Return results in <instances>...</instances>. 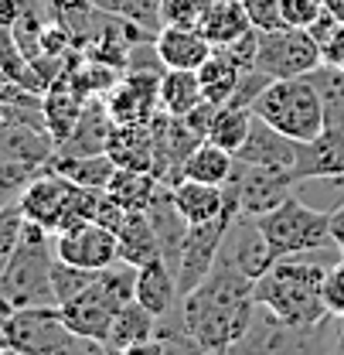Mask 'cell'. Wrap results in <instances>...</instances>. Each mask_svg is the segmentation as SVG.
I'll list each match as a JSON object with an SVG mask.
<instances>
[{
    "mask_svg": "<svg viewBox=\"0 0 344 355\" xmlns=\"http://www.w3.org/2000/svg\"><path fill=\"white\" fill-rule=\"evenodd\" d=\"M256 308V280L218 260L215 270L181 297V321L205 352L225 355L253 328Z\"/></svg>",
    "mask_w": 344,
    "mask_h": 355,
    "instance_id": "cell-1",
    "label": "cell"
},
{
    "mask_svg": "<svg viewBox=\"0 0 344 355\" xmlns=\"http://www.w3.org/2000/svg\"><path fill=\"white\" fill-rule=\"evenodd\" d=\"M324 270L320 263H303L297 257L276 260L256 280V304L290 328H317L334 314L324 301Z\"/></svg>",
    "mask_w": 344,
    "mask_h": 355,
    "instance_id": "cell-2",
    "label": "cell"
},
{
    "mask_svg": "<svg viewBox=\"0 0 344 355\" xmlns=\"http://www.w3.org/2000/svg\"><path fill=\"white\" fill-rule=\"evenodd\" d=\"M129 301H136V266H127L120 260V263L99 270V277L86 291L79 297L65 301L58 311L79 338H89V342L106 349L109 324H113L116 311L127 308Z\"/></svg>",
    "mask_w": 344,
    "mask_h": 355,
    "instance_id": "cell-3",
    "label": "cell"
},
{
    "mask_svg": "<svg viewBox=\"0 0 344 355\" xmlns=\"http://www.w3.org/2000/svg\"><path fill=\"white\" fill-rule=\"evenodd\" d=\"M55 266V232L38 222H24V236L7 270L0 273V294L14 308H58L51 287Z\"/></svg>",
    "mask_w": 344,
    "mask_h": 355,
    "instance_id": "cell-4",
    "label": "cell"
},
{
    "mask_svg": "<svg viewBox=\"0 0 344 355\" xmlns=\"http://www.w3.org/2000/svg\"><path fill=\"white\" fill-rule=\"evenodd\" d=\"M253 113H256L259 120H266L273 130H280L283 137H290L297 144L317 140L324 133V127H327L320 92L310 83V76H300V79H273L256 96Z\"/></svg>",
    "mask_w": 344,
    "mask_h": 355,
    "instance_id": "cell-5",
    "label": "cell"
},
{
    "mask_svg": "<svg viewBox=\"0 0 344 355\" xmlns=\"http://www.w3.org/2000/svg\"><path fill=\"white\" fill-rule=\"evenodd\" d=\"M256 225H259V232L266 236V243L273 246L276 260L303 257V253H317V250L334 246L331 212H317V209L303 205L297 195H290L273 212L259 216Z\"/></svg>",
    "mask_w": 344,
    "mask_h": 355,
    "instance_id": "cell-6",
    "label": "cell"
},
{
    "mask_svg": "<svg viewBox=\"0 0 344 355\" xmlns=\"http://www.w3.org/2000/svg\"><path fill=\"white\" fill-rule=\"evenodd\" d=\"M7 345L21 355H102L106 349L79 338L58 308H14L7 321Z\"/></svg>",
    "mask_w": 344,
    "mask_h": 355,
    "instance_id": "cell-7",
    "label": "cell"
},
{
    "mask_svg": "<svg viewBox=\"0 0 344 355\" xmlns=\"http://www.w3.org/2000/svg\"><path fill=\"white\" fill-rule=\"evenodd\" d=\"M324 65V48L307 28L259 31L256 69L269 79H300Z\"/></svg>",
    "mask_w": 344,
    "mask_h": 355,
    "instance_id": "cell-8",
    "label": "cell"
},
{
    "mask_svg": "<svg viewBox=\"0 0 344 355\" xmlns=\"http://www.w3.org/2000/svg\"><path fill=\"white\" fill-rule=\"evenodd\" d=\"M225 195H228V209H225L218 219L201 222V225H191V229H188V239H184L181 260H177V291H181V297L191 294V291L215 270L221 243H225V232H228L232 222L242 216L235 195H232L228 188H225Z\"/></svg>",
    "mask_w": 344,
    "mask_h": 355,
    "instance_id": "cell-9",
    "label": "cell"
},
{
    "mask_svg": "<svg viewBox=\"0 0 344 355\" xmlns=\"http://www.w3.org/2000/svg\"><path fill=\"white\" fill-rule=\"evenodd\" d=\"M300 178L293 171H276V168H259V164H242L235 161V171L228 178V191L239 202V212L259 219L266 212H273L276 205H283L293 191H297Z\"/></svg>",
    "mask_w": 344,
    "mask_h": 355,
    "instance_id": "cell-10",
    "label": "cell"
},
{
    "mask_svg": "<svg viewBox=\"0 0 344 355\" xmlns=\"http://www.w3.org/2000/svg\"><path fill=\"white\" fill-rule=\"evenodd\" d=\"M55 257L82 270H106L120 263V239L99 222H82L55 232Z\"/></svg>",
    "mask_w": 344,
    "mask_h": 355,
    "instance_id": "cell-11",
    "label": "cell"
},
{
    "mask_svg": "<svg viewBox=\"0 0 344 355\" xmlns=\"http://www.w3.org/2000/svg\"><path fill=\"white\" fill-rule=\"evenodd\" d=\"M161 76L164 72H127L102 99L116 123H150L161 113Z\"/></svg>",
    "mask_w": 344,
    "mask_h": 355,
    "instance_id": "cell-12",
    "label": "cell"
},
{
    "mask_svg": "<svg viewBox=\"0 0 344 355\" xmlns=\"http://www.w3.org/2000/svg\"><path fill=\"white\" fill-rule=\"evenodd\" d=\"M72 188L75 184L69 178H62L51 168H42L28 181V188L21 191L17 205H21L28 222H38L48 232H58L62 219H65V209H69V198H72Z\"/></svg>",
    "mask_w": 344,
    "mask_h": 355,
    "instance_id": "cell-13",
    "label": "cell"
},
{
    "mask_svg": "<svg viewBox=\"0 0 344 355\" xmlns=\"http://www.w3.org/2000/svg\"><path fill=\"white\" fill-rule=\"evenodd\" d=\"M55 154H58V144L44 127L17 120V116H0V161L28 164L42 171L51 164Z\"/></svg>",
    "mask_w": 344,
    "mask_h": 355,
    "instance_id": "cell-14",
    "label": "cell"
},
{
    "mask_svg": "<svg viewBox=\"0 0 344 355\" xmlns=\"http://www.w3.org/2000/svg\"><path fill=\"white\" fill-rule=\"evenodd\" d=\"M218 260H221V263H232L235 270H242L246 277L259 280L269 266L276 263V253H273V246L266 243V236L259 232L256 219L239 216V219L228 225V232H225V243H221Z\"/></svg>",
    "mask_w": 344,
    "mask_h": 355,
    "instance_id": "cell-15",
    "label": "cell"
},
{
    "mask_svg": "<svg viewBox=\"0 0 344 355\" xmlns=\"http://www.w3.org/2000/svg\"><path fill=\"white\" fill-rule=\"evenodd\" d=\"M113 130H116V120L106 106L102 96H89L79 120L72 133L58 144V154L65 157H86V154H106L109 150V140H113Z\"/></svg>",
    "mask_w": 344,
    "mask_h": 355,
    "instance_id": "cell-16",
    "label": "cell"
},
{
    "mask_svg": "<svg viewBox=\"0 0 344 355\" xmlns=\"http://www.w3.org/2000/svg\"><path fill=\"white\" fill-rule=\"evenodd\" d=\"M235 161H242V164H259V168H276V171H293V175H297L300 144L290 140V137H283L280 130H273L266 120L256 116L253 133H249V140L242 144V150L235 154Z\"/></svg>",
    "mask_w": 344,
    "mask_h": 355,
    "instance_id": "cell-17",
    "label": "cell"
},
{
    "mask_svg": "<svg viewBox=\"0 0 344 355\" xmlns=\"http://www.w3.org/2000/svg\"><path fill=\"white\" fill-rule=\"evenodd\" d=\"M154 48L164 69H191V72H198L215 51V44L198 28H161Z\"/></svg>",
    "mask_w": 344,
    "mask_h": 355,
    "instance_id": "cell-18",
    "label": "cell"
},
{
    "mask_svg": "<svg viewBox=\"0 0 344 355\" xmlns=\"http://www.w3.org/2000/svg\"><path fill=\"white\" fill-rule=\"evenodd\" d=\"M171 198L177 205V212L191 225L218 219L228 209L225 184H205V181H191V178H181L177 184H171Z\"/></svg>",
    "mask_w": 344,
    "mask_h": 355,
    "instance_id": "cell-19",
    "label": "cell"
},
{
    "mask_svg": "<svg viewBox=\"0 0 344 355\" xmlns=\"http://www.w3.org/2000/svg\"><path fill=\"white\" fill-rule=\"evenodd\" d=\"M136 301L150 314L157 318H168L174 311V304L181 301V291H177V273H174L168 260H150L136 270Z\"/></svg>",
    "mask_w": 344,
    "mask_h": 355,
    "instance_id": "cell-20",
    "label": "cell"
},
{
    "mask_svg": "<svg viewBox=\"0 0 344 355\" xmlns=\"http://www.w3.org/2000/svg\"><path fill=\"white\" fill-rule=\"evenodd\" d=\"M120 239V260L127 266H140L150 263V260H161L164 250H161V239H157V229L147 212H127V219L116 232Z\"/></svg>",
    "mask_w": 344,
    "mask_h": 355,
    "instance_id": "cell-21",
    "label": "cell"
},
{
    "mask_svg": "<svg viewBox=\"0 0 344 355\" xmlns=\"http://www.w3.org/2000/svg\"><path fill=\"white\" fill-rule=\"evenodd\" d=\"M164 188H171L168 181H161V178L154 175V171H140V168H116V175L109 181V195L127 209V212H147L154 202H157V195L164 191Z\"/></svg>",
    "mask_w": 344,
    "mask_h": 355,
    "instance_id": "cell-22",
    "label": "cell"
},
{
    "mask_svg": "<svg viewBox=\"0 0 344 355\" xmlns=\"http://www.w3.org/2000/svg\"><path fill=\"white\" fill-rule=\"evenodd\" d=\"M161 335V318L150 314L140 301H129L127 308L116 311L113 324H109V335H106V352H123L136 342H147V338H157Z\"/></svg>",
    "mask_w": 344,
    "mask_h": 355,
    "instance_id": "cell-23",
    "label": "cell"
},
{
    "mask_svg": "<svg viewBox=\"0 0 344 355\" xmlns=\"http://www.w3.org/2000/svg\"><path fill=\"white\" fill-rule=\"evenodd\" d=\"M106 154L120 168L154 171V130H150V123H116Z\"/></svg>",
    "mask_w": 344,
    "mask_h": 355,
    "instance_id": "cell-24",
    "label": "cell"
},
{
    "mask_svg": "<svg viewBox=\"0 0 344 355\" xmlns=\"http://www.w3.org/2000/svg\"><path fill=\"white\" fill-rule=\"evenodd\" d=\"M48 168H51V171H58L62 178H69L72 184L106 191L120 164H116L109 154H86V157H65V154H55Z\"/></svg>",
    "mask_w": 344,
    "mask_h": 355,
    "instance_id": "cell-25",
    "label": "cell"
},
{
    "mask_svg": "<svg viewBox=\"0 0 344 355\" xmlns=\"http://www.w3.org/2000/svg\"><path fill=\"white\" fill-rule=\"evenodd\" d=\"M249 28H253V21H249L242 0H215L208 7V14H205V21H201L198 31L215 48H221V44H232L235 38H242Z\"/></svg>",
    "mask_w": 344,
    "mask_h": 355,
    "instance_id": "cell-26",
    "label": "cell"
},
{
    "mask_svg": "<svg viewBox=\"0 0 344 355\" xmlns=\"http://www.w3.org/2000/svg\"><path fill=\"white\" fill-rule=\"evenodd\" d=\"M205 99L201 79L191 69H164L161 76V113L168 116H188Z\"/></svg>",
    "mask_w": 344,
    "mask_h": 355,
    "instance_id": "cell-27",
    "label": "cell"
},
{
    "mask_svg": "<svg viewBox=\"0 0 344 355\" xmlns=\"http://www.w3.org/2000/svg\"><path fill=\"white\" fill-rule=\"evenodd\" d=\"M235 171V154H228L225 147H218L212 140H201L184 168H181V178H191V181H205V184H228V178Z\"/></svg>",
    "mask_w": 344,
    "mask_h": 355,
    "instance_id": "cell-28",
    "label": "cell"
},
{
    "mask_svg": "<svg viewBox=\"0 0 344 355\" xmlns=\"http://www.w3.org/2000/svg\"><path fill=\"white\" fill-rule=\"evenodd\" d=\"M198 79H201V92H205V99H208V103H218V106H225V103L235 96V89H239L242 69L228 58V51H225V48H215V51H212V58L198 69Z\"/></svg>",
    "mask_w": 344,
    "mask_h": 355,
    "instance_id": "cell-29",
    "label": "cell"
},
{
    "mask_svg": "<svg viewBox=\"0 0 344 355\" xmlns=\"http://www.w3.org/2000/svg\"><path fill=\"white\" fill-rule=\"evenodd\" d=\"M253 123H256V113H253L249 106L225 103V106H218L215 123H212V130H208V140L218 144V147H225L228 154H239L242 144H246L249 133H253Z\"/></svg>",
    "mask_w": 344,
    "mask_h": 355,
    "instance_id": "cell-30",
    "label": "cell"
},
{
    "mask_svg": "<svg viewBox=\"0 0 344 355\" xmlns=\"http://www.w3.org/2000/svg\"><path fill=\"white\" fill-rule=\"evenodd\" d=\"M96 277H99V270H82V266H72V263H65V260L55 257V266H51V287H55L58 308H62L65 301L79 297Z\"/></svg>",
    "mask_w": 344,
    "mask_h": 355,
    "instance_id": "cell-31",
    "label": "cell"
},
{
    "mask_svg": "<svg viewBox=\"0 0 344 355\" xmlns=\"http://www.w3.org/2000/svg\"><path fill=\"white\" fill-rule=\"evenodd\" d=\"M212 3L215 0H164L161 28H201Z\"/></svg>",
    "mask_w": 344,
    "mask_h": 355,
    "instance_id": "cell-32",
    "label": "cell"
},
{
    "mask_svg": "<svg viewBox=\"0 0 344 355\" xmlns=\"http://www.w3.org/2000/svg\"><path fill=\"white\" fill-rule=\"evenodd\" d=\"M24 212H21V205L17 202H10V205H0V273L7 270L10 263V257L17 253V246H21V236H24Z\"/></svg>",
    "mask_w": 344,
    "mask_h": 355,
    "instance_id": "cell-33",
    "label": "cell"
},
{
    "mask_svg": "<svg viewBox=\"0 0 344 355\" xmlns=\"http://www.w3.org/2000/svg\"><path fill=\"white\" fill-rule=\"evenodd\" d=\"M246 14L253 21L256 31H280L283 24V0H242Z\"/></svg>",
    "mask_w": 344,
    "mask_h": 355,
    "instance_id": "cell-34",
    "label": "cell"
},
{
    "mask_svg": "<svg viewBox=\"0 0 344 355\" xmlns=\"http://www.w3.org/2000/svg\"><path fill=\"white\" fill-rule=\"evenodd\" d=\"M320 14H324V0H283L287 28H310Z\"/></svg>",
    "mask_w": 344,
    "mask_h": 355,
    "instance_id": "cell-35",
    "label": "cell"
},
{
    "mask_svg": "<svg viewBox=\"0 0 344 355\" xmlns=\"http://www.w3.org/2000/svg\"><path fill=\"white\" fill-rule=\"evenodd\" d=\"M324 301L334 318H344V257L324 270Z\"/></svg>",
    "mask_w": 344,
    "mask_h": 355,
    "instance_id": "cell-36",
    "label": "cell"
},
{
    "mask_svg": "<svg viewBox=\"0 0 344 355\" xmlns=\"http://www.w3.org/2000/svg\"><path fill=\"white\" fill-rule=\"evenodd\" d=\"M225 51H228V58L242 69V72H249V69H256V55H259V31L256 28H249L242 38H235L232 44H221Z\"/></svg>",
    "mask_w": 344,
    "mask_h": 355,
    "instance_id": "cell-37",
    "label": "cell"
},
{
    "mask_svg": "<svg viewBox=\"0 0 344 355\" xmlns=\"http://www.w3.org/2000/svg\"><path fill=\"white\" fill-rule=\"evenodd\" d=\"M127 219V209L109 195V191H102V198H99V212H96V222L99 225H106V229H113V232H120V225Z\"/></svg>",
    "mask_w": 344,
    "mask_h": 355,
    "instance_id": "cell-38",
    "label": "cell"
},
{
    "mask_svg": "<svg viewBox=\"0 0 344 355\" xmlns=\"http://www.w3.org/2000/svg\"><path fill=\"white\" fill-rule=\"evenodd\" d=\"M324 62H331V65H341V69H344V24L338 28V35L324 44Z\"/></svg>",
    "mask_w": 344,
    "mask_h": 355,
    "instance_id": "cell-39",
    "label": "cell"
},
{
    "mask_svg": "<svg viewBox=\"0 0 344 355\" xmlns=\"http://www.w3.org/2000/svg\"><path fill=\"white\" fill-rule=\"evenodd\" d=\"M120 355H168V349H164V338H147V342H136V345L123 349Z\"/></svg>",
    "mask_w": 344,
    "mask_h": 355,
    "instance_id": "cell-40",
    "label": "cell"
},
{
    "mask_svg": "<svg viewBox=\"0 0 344 355\" xmlns=\"http://www.w3.org/2000/svg\"><path fill=\"white\" fill-rule=\"evenodd\" d=\"M331 236H334V246L341 250V257H344V205L331 212Z\"/></svg>",
    "mask_w": 344,
    "mask_h": 355,
    "instance_id": "cell-41",
    "label": "cell"
},
{
    "mask_svg": "<svg viewBox=\"0 0 344 355\" xmlns=\"http://www.w3.org/2000/svg\"><path fill=\"white\" fill-rule=\"evenodd\" d=\"M10 314H14V304L0 294V345H7V321H10Z\"/></svg>",
    "mask_w": 344,
    "mask_h": 355,
    "instance_id": "cell-42",
    "label": "cell"
},
{
    "mask_svg": "<svg viewBox=\"0 0 344 355\" xmlns=\"http://www.w3.org/2000/svg\"><path fill=\"white\" fill-rule=\"evenodd\" d=\"M324 10H331L338 21H344V0H324Z\"/></svg>",
    "mask_w": 344,
    "mask_h": 355,
    "instance_id": "cell-43",
    "label": "cell"
},
{
    "mask_svg": "<svg viewBox=\"0 0 344 355\" xmlns=\"http://www.w3.org/2000/svg\"><path fill=\"white\" fill-rule=\"evenodd\" d=\"M0 355H21L17 349H10V345H0Z\"/></svg>",
    "mask_w": 344,
    "mask_h": 355,
    "instance_id": "cell-44",
    "label": "cell"
},
{
    "mask_svg": "<svg viewBox=\"0 0 344 355\" xmlns=\"http://www.w3.org/2000/svg\"><path fill=\"white\" fill-rule=\"evenodd\" d=\"M106 355H120V352H106Z\"/></svg>",
    "mask_w": 344,
    "mask_h": 355,
    "instance_id": "cell-45",
    "label": "cell"
},
{
    "mask_svg": "<svg viewBox=\"0 0 344 355\" xmlns=\"http://www.w3.org/2000/svg\"><path fill=\"white\" fill-rule=\"evenodd\" d=\"M341 331H344V318H341Z\"/></svg>",
    "mask_w": 344,
    "mask_h": 355,
    "instance_id": "cell-46",
    "label": "cell"
}]
</instances>
